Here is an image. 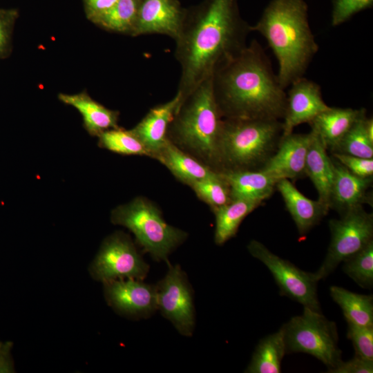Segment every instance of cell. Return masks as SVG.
Wrapping results in <instances>:
<instances>
[{
    "instance_id": "6da1fadb",
    "label": "cell",
    "mask_w": 373,
    "mask_h": 373,
    "mask_svg": "<svg viewBox=\"0 0 373 373\" xmlns=\"http://www.w3.org/2000/svg\"><path fill=\"white\" fill-rule=\"evenodd\" d=\"M250 32L240 15L238 0H204L186 8L174 39L175 57L181 68L177 92L180 101L245 48Z\"/></svg>"
},
{
    "instance_id": "7a4b0ae2",
    "label": "cell",
    "mask_w": 373,
    "mask_h": 373,
    "mask_svg": "<svg viewBox=\"0 0 373 373\" xmlns=\"http://www.w3.org/2000/svg\"><path fill=\"white\" fill-rule=\"evenodd\" d=\"M211 83L223 119L283 118L287 93L256 39L218 67Z\"/></svg>"
},
{
    "instance_id": "3957f363",
    "label": "cell",
    "mask_w": 373,
    "mask_h": 373,
    "mask_svg": "<svg viewBox=\"0 0 373 373\" xmlns=\"http://www.w3.org/2000/svg\"><path fill=\"white\" fill-rule=\"evenodd\" d=\"M250 29L259 32L272 50L284 89L303 77L318 50L304 0H271Z\"/></svg>"
},
{
    "instance_id": "277c9868",
    "label": "cell",
    "mask_w": 373,
    "mask_h": 373,
    "mask_svg": "<svg viewBox=\"0 0 373 373\" xmlns=\"http://www.w3.org/2000/svg\"><path fill=\"white\" fill-rule=\"evenodd\" d=\"M223 118L216 102L211 76L180 101L169 126L167 139L218 171Z\"/></svg>"
},
{
    "instance_id": "5b68a950",
    "label": "cell",
    "mask_w": 373,
    "mask_h": 373,
    "mask_svg": "<svg viewBox=\"0 0 373 373\" xmlns=\"http://www.w3.org/2000/svg\"><path fill=\"white\" fill-rule=\"evenodd\" d=\"M282 136L280 120L223 119L218 171L260 170L276 151Z\"/></svg>"
},
{
    "instance_id": "8992f818",
    "label": "cell",
    "mask_w": 373,
    "mask_h": 373,
    "mask_svg": "<svg viewBox=\"0 0 373 373\" xmlns=\"http://www.w3.org/2000/svg\"><path fill=\"white\" fill-rule=\"evenodd\" d=\"M111 220L129 229L136 242L157 262H167L169 256L187 238L186 231L166 223L158 207L144 197L115 207Z\"/></svg>"
},
{
    "instance_id": "52a82bcc",
    "label": "cell",
    "mask_w": 373,
    "mask_h": 373,
    "mask_svg": "<svg viewBox=\"0 0 373 373\" xmlns=\"http://www.w3.org/2000/svg\"><path fill=\"white\" fill-rule=\"evenodd\" d=\"M281 328L287 354H310L327 366V371L343 361L337 326L321 312L304 307L301 315L292 317Z\"/></svg>"
},
{
    "instance_id": "ba28073f",
    "label": "cell",
    "mask_w": 373,
    "mask_h": 373,
    "mask_svg": "<svg viewBox=\"0 0 373 373\" xmlns=\"http://www.w3.org/2000/svg\"><path fill=\"white\" fill-rule=\"evenodd\" d=\"M331 240L326 256L316 271L317 282L332 274L337 266L373 240V215L363 206L341 214L339 219L329 221Z\"/></svg>"
},
{
    "instance_id": "9c48e42d",
    "label": "cell",
    "mask_w": 373,
    "mask_h": 373,
    "mask_svg": "<svg viewBox=\"0 0 373 373\" xmlns=\"http://www.w3.org/2000/svg\"><path fill=\"white\" fill-rule=\"evenodd\" d=\"M249 254L262 262L272 274L280 294L303 305L304 307L321 312L317 295V281L313 273L301 270L291 262L273 252L260 242L252 240L247 245Z\"/></svg>"
},
{
    "instance_id": "30bf717a",
    "label": "cell",
    "mask_w": 373,
    "mask_h": 373,
    "mask_svg": "<svg viewBox=\"0 0 373 373\" xmlns=\"http://www.w3.org/2000/svg\"><path fill=\"white\" fill-rule=\"evenodd\" d=\"M149 265L126 233L117 231L104 239L91 265V275L106 282L116 279L135 278L144 280Z\"/></svg>"
},
{
    "instance_id": "8fae6325",
    "label": "cell",
    "mask_w": 373,
    "mask_h": 373,
    "mask_svg": "<svg viewBox=\"0 0 373 373\" xmlns=\"http://www.w3.org/2000/svg\"><path fill=\"white\" fill-rule=\"evenodd\" d=\"M166 263L165 276L155 285L157 310L180 334L190 337L195 325L193 291L180 266Z\"/></svg>"
},
{
    "instance_id": "7c38bea8",
    "label": "cell",
    "mask_w": 373,
    "mask_h": 373,
    "mask_svg": "<svg viewBox=\"0 0 373 373\" xmlns=\"http://www.w3.org/2000/svg\"><path fill=\"white\" fill-rule=\"evenodd\" d=\"M107 303L118 312L134 318H147L157 310L155 285L135 278L104 282Z\"/></svg>"
},
{
    "instance_id": "4fadbf2b",
    "label": "cell",
    "mask_w": 373,
    "mask_h": 373,
    "mask_svg": "<svg viewBox=\"0 0 373 373\" xmlns=\"http://www.w3.org/2000/svg\"><path fill=\"white\" fill-rule=\"evenodd\" d=\"M289 86L282 122L283 136L293 133L294 128L301 124H309L329 108L323 99L320 86L314 82L303 76Z\"/></svg>"
},
{
    "instance_id": "5bb4252c",
    "label": "cell",
    "mask_w": 373,
    "mask_h": 373,
    "mask_svg": "<svg viewBox=\"0 0 373 373\" xmlns=\"http://www.w3.org/2000/svg\"><path fill=\"white\" fill-rule=\"evenodd\" d=\"M185 12L178 0H141L132 37L161 34L175 39Z\"/></svg>"
},
{
    "instance_id": "9a60e30c",
    "label": "cell",
    "mask_w": 373,
    "mask_h": 373,
    "mask_svg": "<svg viewBox=\"0 0 373 373\" xmlns=\"http://www.w3.org/2000/svg\"><path fill=\"white\" fill-rule=\"evenodd\" d=\"M311 140V131L282 136L276 151L260 170L277 181L296 180L306 175V158Z\"/></svg>"
},
{
    "instance_id": "2e32d148",
    "label": "cell",
    "mask_w": 373,
    "mask_h": 373,
    "mask_svg": "<svg viewBox=\"0 0 373 373\" xmlns=\"http://www.w3.org/2000/svg\"><path fill=\"white\" fill-rule=\"evenodd\" d=\"M332 158L334 178L329 209L336 210L341 215L364 204L372 206V193L370 191L372 177L361 178L354 175L333 157Z\"/></svg>"
},
{
    "instance_id": "e0dca14e",
    "label": "cell",
    "mask_w": 373,
    "mask_h": 373,
    "mask_svg": "<svg viewBox=\"0 0 373 373\" xmlns=\"http://www.w3.org/2000/svg\"><path fill=\"white\" fill-rule=\"evenodd\" d=\"M180 102L177 93L171 100L151 109L131 131L143 144L151 157L167 141V130Z\"/></svg>"
},
{
    "instance_id": "ac0fdd59",
    "label": "cell",
    "mask_w": 373,
    "mask_h": 373,
    "mask_svg": "<svg viewBox=\"0 0 373 373\" xmlns=\"http://www.w3.org/2000/svg\"><path fill=\"white\" fill-rule=\"evenodd\" d=\"M276 189L283 197L300 236L307 233L329 211L318 200H313L305 196L289 180H279Z\"/></svg>"
},
{
    "instance_id": "d6986e66",
    "label": "cell",
    "mask_w": 373,
    "mask_h": 373,
    "mask_svg": "<svg viewBox=\"0 0 373 373\" xmlns=\"http://www.w3.org/2000/svg\"><path fill=\"white\" fill-rule=\"evenodd\" d=\"M58 99L79 112L85 130L93 137H98L105 131L119 127V112L105 107L86 91L76 94L59 93Z\"/></svg>"
},
{
    "instance_id": "ffe728a7",
    "label": "cell",
    "mask_w": 373,
    "mask_h": 373,
    "mask_svg": "<svg viewBox=\"0 0 373 373\" xmlns=\"http://www.w3.org/2000/svg\"><path fill=\"white\" fill-rule=\"evenodd\" d=\"M312 140L308 149L305 175H307L318 194V200L329 210L330 197L334 178V163L318 135L312 130Z\"/></svg>"
},
{
    "instance_id": "44dd1931",
    "label": "cell",
    "mask_w": 373,
    "mask_h": 373,
    "mask_svg": "<svg viewBox=\"0 0 373 373\" xmlns=\"http://www.w3.org/2000/svg\"><path fill=\"white\" fill-rule=\"evenodd\" d=\"M366 113L365 108L330 107L309 124L325 149L332 152L356 121Z\"/></svg>"
},
{
    "instance_id": "7402d4cb",
    "label": "cell",
    "mask_w": 373,
    "mask_h": 373,
    "mask_svg": "<svg viewBox=\"0 0 373 373\" xmlns=\"http://www.w3.org/2000/svg\"><path fill=\"white\" fill-rule=\"evenodd\" d=\"M153 158L164 165L178 180L189 186L219 173L185 153L169 140Z\"/></svg>"
},
{
    "instance_id": "603a6c76",
    "label": "cell",
    "mask_w": 373,
    "mask_h": 373,
    "mask_svg": "<svg viewBox=\"0 0 373 373\" xmlns=\"http://www.w3.org/2000/svg\"><path fill=\"white\" fill-rule=\"evenodd\" d=\"M222 173L229 184L231 200H247L262 204L273 194L278 182L261 170Z\"/></svg>"
},
{
    "instance_id": "cb8c5ba5",
    "label": "cell",
    "mask_w": 373,
    "mask_h": 373,
    "mask_svg": "<svg viewBox=\"0 0 373 373\" xmlns=\"http://www.w3.org/2000/svg\"><path fill=\"white\" fill-rule=\"evenodd\" d=\"M283 329L262 338L258 343L247 373H280L281 363L286 354Z\"/></svg>"
},
{
    "instance_id": "d4e9b609",
    "label": "cell",
    "mask_w": 373,
    "mask_h": 373,
    "mask_svg": "<svg viewBox=\"0 0 373 373\" xmlns=\"http://www.w3.org/2000/svg\"><path fill=\"white\" fill-rule=\"evenodd\" d=\"M260 204L251 200H235L213 209L216 219L215 243L222 245L234 237L243 220Z\"/></svg>"
},
{
    "instance_id": "484cf974",
    "label": "cell",
    "mask_w": 373,
    "mask_h": 373,
    "mask_svg": "<svg viewBox=\"0 0 373 373\" xmlns=\"http://www.w3.org/2000/svg\"><path fill=\"white\" fill-rule=\"evenodd\" d=\"M329 293L342 309L347 322L361 326H373V296L359 294L332 285Z\"/></svg>"
},
{
    "instance_id": "4316f807",
    "label": "cell",
    "mask_w": 373,
    "mask_h": 373,
    "mask_svg": "<svg viewBox=\"0 0 373 373\" xmlns=\"http://www.w3.org/2000/svg\"><path fill=\"white\" fill-rule=\"evenodd\" d=\"M141 0H118L93 23L106 30L133 35Z\"/></svg>"
},
{
    "instance_id": "83f0119b",
    "label": "cell",
    "mask_w": 373,
    "mask_h": 373,
    "mask_svg": "<svg viewBox=\"0 0 373 373\" xmlns=\"http://www.w3.org/2000/svg\"><path fill=\"white\" fill-rule=\"evenodd\" d=\"M366 113H363L331 152L363 158H373V137L366 128Z\"/></svg>"
},
{
    "instance_id": "f1b7e54d",
    "label": "cell",
    "mask_w": 373,
    "mask_h": 373,
    "mask_svg": "<svg viewBox=\"0 0 373 373\" xmlns=\"http://www.w3.org/2000/svg\"><path fill=\"white\" fill-rule=\"evenodd\" d=\"M97 137L98 146L102 149L124 155L151 157L148 150L131 130L119 126L104 131Z\"/></svg>"
},
{
    "instance_id": "f546056e",
    "label": "cell",
    "mask_w": 373,
    "mask_h": 373,
    "mask_svg": "<svg viewBox=\"0 0 373 373\" xmlns=\"http://www.w3.org/2000/svg\"><path fill=\"white\" fill-rule=\"evenodd\" d=\"M343 271L362 288L373 287V240L345 259Z\"/></svg>"
},
{
    "instance_id": "4dcf8cb0",
    "label": "cell",
    "mask_w": 373,
    "mask_h": 373,
    "mask_svg": "<svg viewBox=\"0 0 373 373\" xmlns=\"http://www.w3.org/2000/svg\"><path fill=\"white\" fill-rule=\"evenodd\" d=\"M197 196L215 209L231 201L229 184L222 173L189 185Z\"/></svg>"
},
{
    "instance_id": "1f68e13d",
    "label": "cell",
    "mask_w": 373,
    "mask_h": 373,
    "mask_svg": "<svg viewBox=\"0 0 373 373\" xmlns=\"http://www.w3.org/2000/svg\"><path fill=\"white\" fill-rule=\"evenodd\" d=\"M347 323V337L354 346L355 355L373 361V326Z\"/></svg>"
},
{
    "instance_id": "d6a6232c",
    "label": "cell",
    "mask_w": 373,
    "mask_h": 373,
    "mask_svg": "<svg viewBox=\"0 0 373 373\" xmlns=\"http://www.w3.org/2000/svg\"><path fill=\"white\" fill-rule=\"evenodd\" d=\"M19 17L17 10L0 8V60L8 57L12 50V35Z\"/></svg>"
},
{
    "instance_id": "836d02e7",
    "label": "cell",
    "mask_w": 373,
    "mask_h": 373,
    "mask_svg": "<svg viewBox=\"0 0 373 373\" xmlns=\"http://www.w3.org/2000/svg\"><path fill=\"white\" fill-rule=\"evenodd\" d=\"M372 5L373 0H334L332 12V25L339 26L357 12L370 8Z\"/></svg>"
},
{
    "instance_id": "e575fe53",
    "label": "cell",
    "mask_w": 373,
    "mask_h": 373,
    "mask_svg": "<svg viewBox=\"0 0 373 373\" xmlns=\"http://www.w3.org/2000/svg\"><path fill=\"white\" fill-rule=\"evenodd\" d=\"M332 155L354 175L361 178L373 177V158H363L338 153H333Z\"/></svg>"
},
{
    "instance_id": "d590c367",
    "label": "cell",
    "mask_w": 373,
    "mask_h": 373,
    "mask_svg": "<svg viewBox=\"0 0 373 373\" xmlns=\"http://www.w3.org/2000/svg\"><path fill=\"white\" fill-rule=\"evenodd\" d=\"M329 373H372L373 361L354 355L348 361H342L336 367L327 371Z\"/></svg>"
},
{
    "instance_id": "8d00e7d4",
    "label": "cell",
    "mask_w": 373,
    "mask_h": 373,
    "mask_svg": "<svg viewBox=\"0 0 373 373\" xmlns=\"http://www.w3.org/2000/svg\"><path fill=\"white\" fill-rule=\"evenodd\" d=\"M118 0H84L86 16L93 22L110 10Z\"/></svg>"
},
{
    "instance_id": "74e56055",
    "label": "cell",
    "mask_w": 373,
    "mask_h": 373,
    "mask_svg": "<svg viewBox=\"0 0 373 373\" xmlns=\"http://www.w3.org/2000/svg\"><path fill=\"white\" fill-rule=\"evenodd\" d=\"M1 344H2V342H0V347H1Z\"/></svg>"
}]
</instances>
